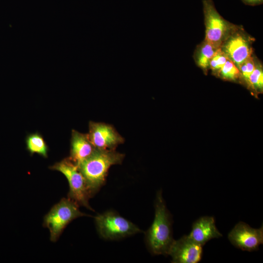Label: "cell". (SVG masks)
<instances>
[{
	"label": "cell",
	"mask_w": 263,
	"mask_h": 263,
	"mask_svg": "<svg viewBox=\"0 0 263 263\" xmlns=\"http://www.w3.org/2000/svg\"><path fill=\"white\" fill-rule=\"evenodd\" d=\"M153 221L145 233V241L150 252L153 255H168L174 239L172 219L162 197L161 190L156 193L154 203Z\"/></svg>",
	"instance_id": "6da1fadb"
},
{
	"label": "cell",
	"mask_w": 263,
	"mask_h": 263,
	"mask_svg": "<svg viewBox=\"0 0 263 263\" xmlns=\"http://www.w3.org/2000/svg\"><path fill=\"white\" fill-rule=\"evenodd\" d=\"M125 155L115 150L96 149L88 158L79 164L91 197L104 185L110 167L122 163Z\"/></svg>",
	"instance_id": "7a4b0ae2"
},
{
	"label": "cell",
	"mask_w": 263,
	"mask_h": 263,
	"mask_svg": "<svg viewBox=\"0 0 263 263\" xmlns=\"http://www.w3.org/2000/svg\"><path fill=\"white\" fill-rule=\"evenodd\" d=\"M50 169L60 172L67 179L70 188L68 194L70 199L79 206H83L92 210L89 204V200L92 197L85 179L77 164L69 157L55 163Z\"/></svg>",
	"instance_id": "3957f363"
},
{
	"label": "cell",
	"mask_w": 263,
	"mask_h": 263,
	"mask_svg": "<svg viewBox=\"0 0 263 263\" xmlns=\"http://www.w3.org/2000/svg\"><path fill=\"white\" fill-rule=\"evenodd\" d=\"M85 216L87 215L80 211L75 202L69 198H63L45 216L43 225L49 230L50 240L54 242L71 221Z\"/></svg>",
	"instance_id": "277c9868"
},
{
	"label": "cell",
	"mask_w": 263,
	"mask_h": 263,
	"mask_svg": "<svg viewBox=\"0 0 263 263\" xmlns=\"http://www.w3.org/2000/svg\"><path fill=\"white\" fill-rule=\"evenodd\" d=\"M94 220L99 234L106 240L120 239L141 232L137 225L114 211L98 214Z\"/></svg>",
	"instance_id": "5b68a950"
},
{
	"label": "cell",
	"mask_w": 263,
	"mask_h": 263,
	"mask_svg": "<svg viewBox=\"0 0 263 263\" xmlns=\"http://www.w3.org/2000/svg\"><path fill=\"white\" fill-rule=\"evenodd\" d=\"M203 9L206 26L205 40L221 48L228 36L236 29L219 14L211 0L203 1Z\"/></svg>",
	"instance_id": "8992f818"
},
{
	"label": "cell",
	"mask_w": 263,
	"mask_h": 263,
	"mask_svg": "<svg viewBox=\"0 0 263 263\" xmlns=\"http://www.w3.org/2000/svg\"><path fill=\"white\" fill-rule=\"evenodd\" d=\"M89 138L94 148L100 150H115L124 142V138L109 124L90 121Z\"/></svg>",
	"instance_id": "52a82bcc"
},
{
	"label": "cell",
	"mask_w": 263,
	"mask_h": 263,
	"mask_svg": "<svg viewBox=\"0 0 263 263\" xmlns=\"http://www.w3.org/2000/svg\"><path fill=\"white\" fill-rule=\"evenodd\" d=\"M228 238L234 246L242 250H257L259 245L263 244V225L256 229L240 222L228 233Z\"/></svg>",
	"instance_id": "ba28073f"
},
{
	"label": "cell",
	"mask_w": 263,
	"mask_h": 263,
	"mask_svg": "<svg viewBox=\"0 0 263 263\" xmlns=\"http://www.w3.org/2000/svg\"><path fill=\"white\" fill-rule=\"evenodd\" d=\"M203 246L188 235H184L177 240H173L168 255L171 257L173 263H197L202 259Z\"/></svg>",
	"instance_id": "9c48e42d"
},
{
	"label": "cell",
	"mask_w": 263,
	"mask_h": 263,
	"mask_svg": "<svg viewBox=\"0 0 263 263\" xmlns=\"http://www.w3.org/2000/svg\"><path fill=\"white\" fill-rule=\"evenodd\" d=\"M221 49L238 68L252 56L250 41L244 34L235 30L222 44Z\"/></svg>",
	"instance_id": "30bf717a"
},
{
	"label": "cell",
	"mask_w": 263,
	"mask_h": 263,
	"mask_svg": "<svg viewBox=\"0 0 263 263\" xmlns=\"http://www.w3.org/2000/svg\"><path fill=\"white\" fill-rule=\"evenodd\" d=\"M188 236L202 245L214 238L222 236L215 225V219L211 216H203L195 221Z\"/></svg>",
	"instance_id": "8fae6325"
},
{
	"label": "cell",
	"mask_w": 263,
	"mask_h": 263,
	"mask_svg": "<svg viewBox=\"0 0 263 263\" xmlns=\"http://www.w3.org/2000/svg\"><path fill=\"white\" fill-rule=\"evenodd\" d=\"M96 149L91 143L88 133H81L73 130L71 138L69 158L78 165L90 156Z\"/></svg>",
	"instance_id": "7c38bea8"
},
{
	"label": "cell",
	"mask_w": 263,
	"mask_h": 263,
	"mask_svg": "<svg viewBox=\"0 0 263 263\" xmlns=\"http://www.w3.org/2000/svg\"><path fill=\"white\" fill-rule=\"evenodd\" d=\"M26 149L33 155L35 153L47 158L48 146L41 134L38 132L28 134L25 140Z\"/></svg>",
	"instance_id": "4fadbf2b"
},
{
	"label": "cell",
	"mask_w": 263,
	"mask_h": 263,
	"mask_svg": "<svg viewBox=\"0 0 263 263\" xmlns=\"http://www.w3.org/2000/svg\"><path fill=\"white\" fill-rule=\"evenodd\" d=\"M219 48L205 40L197 53L196 60L198 65L203 70H207L211 59Z\"/></svg>",
	"instance_id": "5bb4252c"
},
{
	"label": "cell",
	"mask_w": 263,
	"mask_h": 263,
	"mask_svg": "<svg viewBox=\"0 0 263 263\" xmlns=\"http://www.w3.org/2000/svg\"><path fill=\"white\" fill-rule=\"evenodd\" d=\"M218 74L222 78L228 80H236L241 76L239 69L229 58Z\"/></svg>",
	"instance_id": "9a60e30c"
},
{
	"label": "cell",
	"mask_w": 263,
	"mask_h": 263,
	"mask_svg": "<svg viewBox=\"0 0 263 263\" xmlns=\"http://www.w3.org/2000/svg\"><path fill=\"white\" fill-rule=\"evenodd\" d=\"M255 69L249 76L248 84L257 91H262L263 88V71L261 64L255 62Z\"/></svg>",
	"instance_id": "2e32d148"
},
{
	"label": "cell",
	"mask_w": 263,
	"mask_h": 263,
	"mask_svg": "<svg viewBox=\"0 0 263 263\" xmlns=\"http://www.w3.org/2000/svg\"><path fill=\"white\" fill-rule=\"evenodd\" d=\"M228 59L225 54L219 48L211 59L209 67L213 72L218 73Z\"/></svg>",
	"instance_id": "e0dca14e"
},
{
	"label": "cell",
	"mask_w": 263,
	"mask_h": 263,
	"mask_svg": "<svg viewBox=\"0 0 263 263\" xmlns=\"http://www.w3.org/2000/svg\"><path fill=\"white\" fill-rule=\"evenodd\" d=\"M255 61L251 56L241 64L238 68L241 75L247 83H248L249 76L255 69Z\"/></svg>",
	"instance_id": "ac0fdd59"
},
{
	"label": "cell",
	"mask_w": 263,
	"mask_h": 263,
	"mask_svg": "<svg viewBox=\"0 0 263 263\" xmlns=\"http://www.w3.org/2000/svg\"><path fill=\"white\" fill-rule=\"evenodd\" d=\"M245 3L251 5H255L261 3L263 0H243Z\"/></svg>",
	"instance_id": "d6986e66"
}]
</instances>
